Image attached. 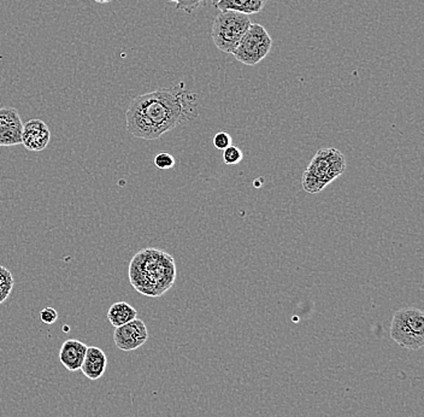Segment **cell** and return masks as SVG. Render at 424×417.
Segmentation results:
<instances>
[{
  "mask_svg": "<svg viewBox=\"0 0 424 417\" xmlns=\"http://www.w3.org/2000/svg\"><path fill=\"white\" fill-rule=\"evenodd\" d=\"M302 187L304 189L309 192V193H319V192H322L324 189H326V186L327 184H323L322 181H319L317 177H315L314 175H311L310 173H307L305 170L304 173V175H302Z\"/></svg>",
  "mask_w": 424,
  "mask_h": 417,
  "instance_id": "obj_15",
  "label": "cell"
},
{
  "mask_svg": "<svg viewBox=\"0 0 424 417\" xmlns=\"http://www.w3.org/2000/svg\"><path fill=\"white\" fill-rule=\"evenodd\" d=\"M138 312L136 307H131L127 302H117L110 307L108 312V320L110 323L116 327L126 325L131 321L136 320Z\"/></svg>",
  "mask_w": 424,
  "mask_h": 417,
  "instance_id": "obj_13",
  "label": "cell"
},
{
  "mask_svg": "<svg viewBox=\"0 0 424 417\" xmlns=\"http://www.w3.org/2000/svg\"><path fill=\"white\" fill-rule=\"evenodd\" d=\"M15 286L13 274L6 267L0 265V304L9 298Z\"/></svg>",
  "mask_w": 424,
  "mask_h": 417,
  "instance_id": "obj_14",
  "label": "cell"
},
{
  "mask_svg": "<svg viewBox=\"0 0 424 417\" xmlns=\"http://www.w3.org/2000/svg\"><path fill=\"white\" fill-rule=\"evenodd\" d=\"M106 367H108V357H106L105 352L99 347H87L82 365L80 369L83 375L89 380L96 381L105 374Z\"/></svg>",
  "mask_w": 424,
  "mask_h": 417,
  "instance_id": "obj_11",
  "label": "cell"
},
{
  "mask_svg": "<svg viewBox=\"0 0 424 417\" xmlns=\"http://www.w3.org/2000/svg\"><path fill=\"white\" fill-rule=\"evenodd\" d=\"M177 277L175 259L166 251L146 247L136 252L128 269L131 287L140 295L157 298L174 286Z\"/></svg>",
  "mask_w": 424,
  "mask_h": 417,
  "instance_id": "obj_2",
  "label": "cell"
},
{
  "mask_svg": "<svg viewBox=\"0 0 424 417\" xmlns=\"http://www.w3.org/2000/svg\"><path fill=\"white\" fill-rule=\"evenodd\" d=\"M87 345L83 344L76 339L66 340L61 347L59 351V360L64 368L69 372H78L81 369L83 358L87 351Z\"/></svg>",
  "mask_w": 424,
  "mask_h": 417,
  "instance_id": "obj_10",
  "label": "cell"
},
{
  "mask_svg": "<svg viewBox=\"0 0 424 417\" xmlns=\"http://www.w3.org/2000/svg\"><path fill=\"white\" fill-rule=\"evenodd\" d=\"M168 1H176V0H168Z\"/></svg>",
  "mask_w": 424,
  "mask_h": 417,
  "instance_id": "obj_21",
  "label": "cell"
},
{
  "mask_svg": "<svg viewBox=\"0 0 424 417\" xmlns=\"http://www.w3.org/2000/svg\"><path fill=\"white\" fill-rule=\"evenodd\" d=\"M390 338L399 346L417 351L424 345V312L418 307H405L393 315Z\"/></svg>",
  "mask_w": 424,
  "mask_h": 417,
  "instance_id": "obj_3",
  "label": "cell"
},
{
  "mask_svg": "<svg viewBox=\"0 0 424 417\" xmlns=\"http://www.w3.org/2000/svg\"><path fill=\"white\" fill-rule=\"evenodd\" d=\"M272 47V39L267 29L261 24L252 23L242 36L233 56L245 66H256L267 57Z\"/></svg>",
  "mask_w": 424,
  "mask_h": 417,
  "instance_id": "obj_5",
  "label": "cell"
},
{
  "mask_svg": "<svg viewBox=\"0 0 424 417\" xmlns=\"http://www.w3.org/2000/svg\"><path fill=\"white\" fill-rule=\"evenodd\" d=\"M199 115V97L184 82L134 98L126 111V128L134 138L157 140L166 133L193 122Z\"/></svg>",
  "mask_w": 424,
  "mask_h": 417,
  "instance_id": "obj_1",
  "label": "cell"
},
{
  "mask_svg": "<svg viewBox=\"0 0 424 417\" xmlns=\"http://www.w3.org/2000/svg\"><path fill=\"white\" fill-rule=\"evenodd\" d=\"M346 169L344 154L335 149H321L312 159L307 172L328 186L337 177L342 175Z\"/></svg>",
  "mask_w": 424,
  "mask_h": 417,
  "instance_id": "obj_6",
  "label": "cell"
},
{
  "mask_svg": "<svg viewBox=\"0 0 424 417\" xmlns=\"http://www.w3.org/2000/svg\"><path fill=\"white\" fill-rule=\"evenodd\" d=\"M244 159V154L237 146L231 145L224 149V162L228 166H235Z\"/></svg>",
  "mask_w": 424,
  "mask_h": 417,
  "instance_id": "obj_16",
  "label": "cell"
},
{
  "mask_svg": "<svg viewBox=\"0 0 424 417\" xmlns=\"http://www.w3.org/2000/svg\"><path fill=\"white\" fill-rule=\"evenodd\" d=\"M268 0H219L216 8L221 11H236V13L254 15L264 9Z\"/></svg>",
  "mask_w": 424,
  "mask_h": 417,
  "instance_id": "obj_12",
  "label": "cell"
},
{
  "mask_svg": "<svg viewBox=\"0 0 424 417\" xmlns=\"http://www.w3.org/2000/svg\"><path fill=\"white\" fill-rule=\"evenodd\" d=\"M40 320L44 322L45 325H53L58 320L57 310L51 307H45L40 312Z\"/></svg>",
  "mask_w": 424,
  "mask_h": 417,
  "instance_id": "obj_19",
  "label": "cell"
},
{
  "mask_svg": "<svg viewBox=\"0 0 424 417\" xmlns=\"http://www.w3.org/2000/svg\"><path fill=\"white\" fill-rule=\"evenodd\" d=\"M23 122L17 109L0 108V147L21 145Z\"/></svg>",
  "mask_w": 424,
  "mask_h": 417,
  "instance_id": "obj_8",
  "label": "cell"
},
{
  "mask_svg": "<svg viewBox=\"0 0 424 417\" xmlns=\"http://www.w3.org/2000/svg\"><path fill=\"white\" fill-rule=\"evenodd\" d=\"M232 136H229L227 132H219L212 139L214 147L219 151H224L232 145Z\"/></svg>",
  "mask_w": 424,
  "mask_h": 417,
  "instance_id": "obj_18",
  "label": "cell"
},
{
  "mask_svg": "<svg viewBox=\"0 0 424 417\" xmlns=\"http://www.w3.org/2000/svg\"><path fill=\"white\" fill-rule=\"evenodd\" d=\"M154 166L161 169V170H169L171 168H174L175 166V159L168 152H162V154H158L154 157Z\"/></svg>",
  "mask_w": 424,
  "mask_h": 417,
  "instance_id": "obj_17",
  "label": "cell"
},
{
  "mask_svg": "<svg viewBox=\"0 0 424 417\" xmlns=\"http://www.w3.org/2000/svg\"><path fill=\"white\" fill-rule=\"evenodd\" d=\"M149 340V330L142 320H136L116 327L114 332L115 345L124 352L134 351Z\"/></svg>",
  "mask_w": 424,
  "mask_h": 417,
  "instance_id": "obj_7",
  "label": "cell"
},
{
  "mask_svg": "<svg viewBox=\"0 0 424 417\" xmlns=\"http://www.w3.org/2000/svg\"><path fill=\"white\" fill-rule=\"evenodd\" d=\"M96 3H99V4H108L110 1H112V0H94Z\"/></svg>",
  "mask_w": 424,
  "mask_h": 417,
  "instance_id": "obj_20",
  "label": "cell"
},
{
  "mask_svg": "<svg viewBox=\"0 0 424 417\" xmlns=\"http://www.w3.org/2000/svg\"><path fill=\"white\" fill-rule=\"evenodd\" d=\"M51 140V131L43 119H33L23 123L21 145L28 151L41 152L47 147Z\"/></svg>",
  "mask_w": 424,
  "mask_h": 417,
  "instance_id": "obj_9",
  "label": "cell"
},
{
  "mask_svg": "<svg viewBox=\"0 0 424 417\" xmlns=\"http://www.w3.org/2000/svg\"><path fill=\"white\" fill-rule=\"evenodd\" d=\"M251 24L252 22L249 15L236 11H222L214 18L211 29L216 47L222 52L233 54Z\"/></svg>",
  "mask_w": 424,
  "mask_h": 417,
  "instance_id": "obj_4",
  "label": "cell"
}]
</instances>
